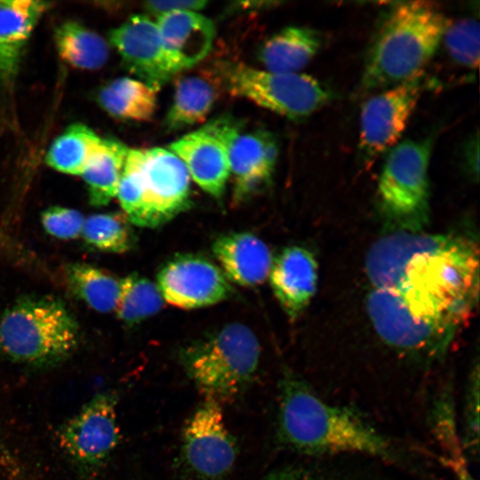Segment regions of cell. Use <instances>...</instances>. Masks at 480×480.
I'll return each instance as SVG.
<instances>
[{
  "label": "cell",
  "instance_id": "cell-1",
  "mask_svg": "<svg viewBox=\"0 0 480 480\" xmlns=\"http://www.w3.org/2000/svg\"><path fill=\"white\" fill-rule=\"evenodd\" d=\"M366 308L394 348L442 356L478 300L479 252L469 236L396 230L369 249Z\"/></svg>",
  "mask_w": 480,
  "mask_h": 480
},
{
  "label": "cell",
  "instance_id": "cell-2",
  "mask_svg": "<svg viewBox=\"0 0 480 480\" xmlns=\"http://www.w3.org/2000/svg\"><path fill=\"white\" fill-rule=\"evenodd\" d=\"M277 437L285 447L316 459L363 455L402 462L393 442L358 412L328 404L290 372L278 383Z\"/></svg>",
  "mask_w": 480,
  "mask_h": 480
},
{
  "label": "cell",
  "instance_id": "cell-3",
  "mask_svg": "<svg viewBox=\"0 0 480 480\" xmlns=\"http://www.w3.org/2000/svg\"><path fill=\"white\" fill-rule=\"evenodd\" d=\"M449 22L434 2L403 1L391 6L368 50L361 88L383 90L423 74Z\"/></svg>",
  "mask_w": 480,
  "mask_h": 480
},
{
  "label": "cell",
  "instance_id": "cell-4",
  "mask_svg": "<svg viewBox=\"0 0 480 480\" xmlns=\"http://www.w3.org/2000/svg\"><path fill=\"white\" fill-rule=\"evenodd\" d=\"M79 327L66 305L50 295L17 300L0 317V351L35 367L66 360L79 343Z\"/></svg>",
  "mask_w": 480,
  "mask_h": 480
},
{
  "label": "cell",
  "instance_id": "cell-5",
  "mask_svg": "<svg viewBox=\"0 0 480 480\" xmlns=\"http://www.w3.org/2000/svg\"><path fill=\"white\" fill-rule=\"evenodd\" d=\"M260 352L253 332L244 324L233 323L184 346L179 357L204 398L220 404L236 396L252 382Z\"/></svg>",
  "mask_w": 480,
  "mask_h": 480
},
{
  "label": "cell",
  "instance_id": "cell-6",
  "mask_svg": "<svg viewBox=\"0 0 480 480\" xmlns=\"http://www.w3.org/2000/svg\"><path fill=\"white\" fill-rule=\"evenodd\" d=\"M431 137L398 142L385 159L377 198L384 218L396 230L421 231L429 215L428 167Z\"/></svg>",
  "mask_w": 480,
  "mask_h": 480
},
{
  "label": "cell",
  "instance_id": "cell-7",
  "mask_svg": "<svg viewBox=\"0 0 480 480\" xmlns=\"http://www.w3.org/2000/svg\"><path fill=\"white\" fill-rule=\"evenodd\" d=\"M214 74L231 95L291 120L304 119L331 99L330 91L312 76L261 70L233 60L216 63Z\"/></svg>",
  "mask_w": 480,
  "mask_h": 480
},
{
  "label": "cell",
  "instance_id": "cell-8",
  "mask_svg": "<svg viewBox=\"0 0 480 480\" xmlns=\"http://www.w3.org/2000/svg\"><path fill=\"white\" fill-rule=\"evenodd\" d=\"M117 396L95 395L57 432L60 447L84 477L94 476L107 463L120 440Z\"/></svg>",
  "mask_w": 480,
  "mask_h": 480
},
{
  "label": "cell",
  "instance_id": "cell-9",
  "mask_svg": "<svg viewBox=\"0 0 480 480\" xmlns=\"http://www.w3.org/2000/svg\"><path fill=\"white\" fill-rule=\"evenodd\" d=\"M424 86V76L420 74L381 90L363 104L358 141L363 164H372L398 143Z\"/></svg>",
  "mask_w": 480,
  "mask_h": 480
},
{
  "label": "cell",
  "instance_id": "cell-10",
  "mask_svg": "<svg viewBox=\"0 0 480 480\" xmlns=\"http://www.w3.org/2000/svg\"><path fill=\"white\" fill-rule=\"evenodd\" d=\"M182 460L201 480H221L233 468L237 445L228 429L220 404L204 398L182 431Z\"/></svg>",
  "mask_w": 480,
  "mask_h": 480
},
{
  "label": "cell",
  "instance_id": "cell-11",
  "mask_svg": "<svg viewBox=\"0 0 480 480\" xmlns=\"http://www.w3.org/2000/svg\"><path fill=\"white\" fill-rule=\"evenodd\" d=\"M239 126L238 121L223 116L169 146L195 182L218 199L222 196L230 175L228 142Z\"/></svg>",
  "mask_w": 480,
  "mask_h": 480
},
{
  "label": "cell",
  "instance_id": "cell-12",
  "mask_svg": "<svg viewBox=\"0 0 480 480\" xmlns=\"http://www.w3.org/2000/svg\"><path fill=\"white\" fill-rule=\"evenodd\" d=\"M140 180L147 228H156L190 206V176L170 149H141Z\"/></svg>",
  "mask_w": 480,
  "mask_h": 480
},
{
  "label": "cell",
  "instance_id": "cell-13",
  "mask_svg": "<svg viewBox=\"0 0 480 480\" xmlns=\"http://www.w3.org/2000/svg\"><path fill=\"white\" fill-rule=\"evenodd\" d=\"M108 43L125 68L157 92L180 72L164 48L156 23L148 15H132L111 29Z\"/></svg>",
  "mask_w": 480,
  "mask_h": 480
},
{
  "label": "cell",
  "instance_id": "cell-14",
  "mask_svg": "<svg viewBox=\"0 0 480 480\" xmlns=\"http://www.w3.org/2000/svg\"><path fill=\"white\" fill-rule=\"evenodd\" d=\"M157 286L164 300L186 309L219 303L232 292L223 271L208 259L195 254L170 260L157 274Z\"/></svg>",
  "mask_w": 480,
  "mask_h": 480
},
{
  "label": "cell",
  "instance_id": "cell-15",
  "mask_svg": "<svg viewBox=\"0 0 480 480\" xmlns=\"http://www.w3.org/2000/svg\"><path fill=\"white\" fill-rule=\"evenodd\" d=\"M278 144L267 130L234 132L228 142L230 173L234 178L233 200L239 204L265 188L273 176Z\"/></svg>",
  "mask_w": 480,
  "mask_h": 480
},
{
  "label": "cell",
  "instance_id": "cell-16",
  "mask_svg": "<svg viewBox=\"0 0 480 480\" xmlns=\"http://www.w3.org/2000/svg\"><path fill=\"white\" fill-rule=\"evenodd\" d=\"M268 276L281 307L291 319H295L316 290L317 262L314 254L302 246L286 247L273 259Z\"/></svg>",
  "mask_w": 480,
  "mask_h": 480
},
{
  "label": "cell",
  "instance_id": "cell-17",
  "mask_svg": "<svg viewBox=\"0 0 480 480\" xmlns=\"http://www.w3.org/2000/svg\"><path fill=\"white\" fill-rule=\"evenodd\" d=\"M156 23L164 48L180 72L209 53L215 27L206 16L194 11H178L158 16Z\"/></svg>",
  "mask_w": 480,
  "mask_h": 480
},
{
  "label": "cell",
  "instance_id": "cell-18",
  "mask_svg": "<svg viewBox=\"0 0 480 480\" xmlns=\"http://www.w3.org/2000/svg\"><path fill=\"white\" fill-rule=\"evenodd\" d=\"M51 3L0 0V84L15 80L26 45Z\"/></svg>",
  "mask_w": 480,
  "mask_h": 480
},
{
  "label": "cell",
  "instance_id": "cell-19",
  "mask_svg": "<svg viewBox=\"0 0 480 480\" xmlns=\"http://www.w3.org/2000/svg\"><path fill=\"white\" fill-rule=\"evenodd\" d=\"M212 252L226 277L242 286H255L269 275L272 255L268 245L248 232H231L219 236Z\"/></svg>",
  "mask_w": 480,
  "mask_h": 480
},
{
  "label": "cell",
  "instance_id": "cell-20",
  "mask_svg": "<svg viewBox=\"0 0 480 480\" xmlns=\"http://www.w3.org/2000/svg\"><path fill=\"white\" fill-rule=\"evenodd\" d=\"M323 44L322 34L312 28L288 26L268 36L260 46L258 59L265 70L300 73Z\"/></svg>",
  "mask_w": 480,
  "mask_h": 480
},
{
  "label": "cell",
  "instance_id": "cell-21",
  "mask_svg": "<svg viewBox=\"0 0 480 480\" xmlns=\"http://www.w3.org/2000/svg\"><path fill=\"white\" fill-rule=\"evenodd\" d=\"M221 88L213 71L179 77L164 119L165 128L176 132L203 123L212 110Z\"/></svg>",
  "mask_w": 480,
  "mask_h": 480
},
{
  "label": "cell",
  "instance_id": "cell-22",
  "mask_svg": "<svg viewBox=\"0 0 480 480\" xmlns=\"http://www.w3.org/2000/svg\"><path fill=\"white\" fill-rule=\"evenodd\" d=\"M157 91L145 83L119 77L100 89L99 105L111 116L123 121L145 122L153 118L157 107Z\"/></svg>",
  "mask_w": 480,
  "mask_h": 480
},
{
  "label": "cell",
  "instance_id": "cell-23",
  "mask_svg": "<svg viewBox=\"0 0 480 480\" xmlns=\"http://www.w3.org/2000/svg\"><path fill=\"white\" fill-rule=\"evenodd\" d=\"M128 150L121 141L103 138L81 175L92 205H106L116 196Z\"/></svg>",
  "mask_w": 480,
  "mask_h": 480
},
{
  "label": "cell",
  "instance_id": "cell-24",
  "mask_svg": "<svg viewBox=\"0 0 480 480\" xmlns=\"http://www.w3.org/2000/svg\"><path fill=\"white\" fill-rule=\"evenodd\" d=\"M54 42L60 59L79 69L97 70L108 60V42L76 21H67L56 28Z\"/></svg>",
  "mask_w": 480,
  "mask_h": 480
},
{
  "label": "cell",
  "instance_id": "cell-25",
  "mask_svg": "<svg viewBox=\"0 0 480 480\" xmlns=\"http://www.w3.org/2000/svg\"><path fill=\"white\" fill-rule=\"evenodd\" d=\"M102 140L87 125L71 124L50 146L46 164L60 172L81 176Z\"/></svg>",
  "mask_w": 480,
  "mask_h": 480
},
{
  "label": "cell",
  "instance_id": "cell-26",
  "mask_svg": "<svg viewBox=\"0 0 480 480\" xmlns=\"http://www.w3.org/2000/svg\"><path fill=\"white\" fill-rule=\"evenodd\" d=\"M66 276L72 292L87 306L100 313L116 310L121 280L100 268L84 263L68 265Z\"/></svg>",
  "mask_w": 480,
  "mask_h": 480
},
{
  "label": "cell",
  "instance_id": "cell-27",
  "mask_svg": "<svg viewBox=\"0 0 480 480\" xmlns=\"http://www.w3.org/2000/svg\"><path fill=\"white\" fill-rule=\"evenodd\" d=\"M164 298L158 286L149 279L131 274L121 280V289L116 308L120 320L136 324L158 313Z\"/></svg>",
  "mask_w": 480,
  "mask_h": 480
},
{
  "label": "cell",
  "instance_id": "cell-28",
  "mask_svg": "<svg viewBox=\"0 0 480 480\" xmlns=\"http://www.w3.org/2000/svg\"><path fill=\"white\" fill-rule=\"evenodd\" d=\"M85 242L103 252L123 253L134 242L130 221L117 212L98 213L84 219L82 232Z\"/></svg>",
  "mask_w": 480,
  "mask_h": 480
},
{
  "label": "cell",
  "instance_id": "cell-29",
  "mask_svg": "<svg viewBox=\"0 0 480 480\" xmlns=\"http://www.w3.org/2000/svg\"><path fill=\"white\" fill-rule=\"evenodd\" d=\"M431 427L436 441L443 451V460L452 469L456 480H476L473 477L468 464L452 409L443 408L431 414Z\"/></svg>",
  "mask_w": 480,
  "mask_h": 480
},
{
  "label": "cell",
  "instance_id": "cell-30",
  "mask_svg": "<svg viewBox=\"0 0 480 480\" xmlns=\"http://www.w3.org/2000/svg\"><path fill=\"white\" fill-rule=\"evenodd\" d=\"M259 480H371V478L358 470L318 461L316 459L308 464L283 466L267 473Z\"/></svg>",
  "mask_w": 480,
  "mask_h": 480
},
{
  "label": "cell",
  "instance_id": "cell-31",
  "mask_svg": "<svg viewBox=\"0 0 480 480\" xmlns=\"http://www.w3.org/2000/svg\"><path fill=\"white\" fill-rule=\"evenodd\" d=\"M451 57L467 68L477 67L479 60V25L464 19L448 25L443 36ZM442 40V41H443Z\"/></svg>",
  "mask_w": 480,
  "mask_h": 480
},
{
  "label": "cell",
  "instance_id": "cell-32",
  "mask_svg": "<svg viewBox=\"0 0 480 480\" xmlns=\"http://www.w3.org/2000/svg\"><path fill=\"white\" fill-rule=\"evenodd\" d=\"M478 365L471 372L464 397L460 438L468 458L479 455V373Z\"/></svg>",
  "mask_w": 480,
  "mask_h": 480
},
{
  "label": "cell",
  "instance_id": "cell-33",
  "mask_svg": "<svg viewBox=\"0 0 480 480\" xmlns=\"http://www.w3.org/2000/svg\"><path fill=\"white\" fill-rule=\"evenodd\" d=\"M41 221L48 234L59 239L68 240L81 234L84 218L76 210L51 206L43 212Z\"/></svg>",
  "mask_w": 480,
  "mask_h": 480
},
{
  "label": "cell",
  "instance_id": "cell-34",
  "mask_svg": "<svg viewBox=\"0 0 480 480\" xmlns=\"http://www.w3.org/2000/svg\"><path fill=\"white\" fill-rule=\"evenodd\" d=\"M207 2L204 0L147 1L143 3V8L146 12L158 17L162 14L178 11L197 12L204 8Z\"/></svg>",
  "mask_w": 480,
  "mask_h": 480
},
{
  "label": "cell",
  "instance_id": "cell-35",
  "mask_svg": "<svg viewBox=\"0 0 480 480\" xmlns=\"http://www.w3.org/2000/svg\"><path fill=\"white\" fill-rule=\"evenodd\" d=\"M478 135L471 140L465 148V163L472 177L478 178Z\"/></svg>",
  "mask_w": 480,
  "mask_h": 480
}]
</instances>
